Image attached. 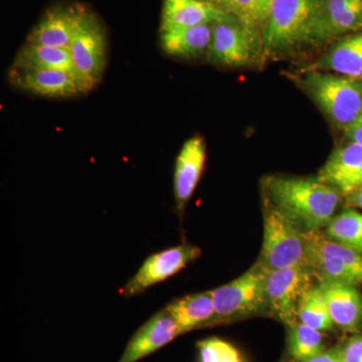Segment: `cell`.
<instances>
[{"label": "cell", "mask_w": 362, "mask_h": 362, "mask_svg": "<svg viewBox=\"0 0 362 362\" xmlns=\"http://www.w3.org/2000/svg\"><path fill=\"white\" fill-rule=\"evenodd\" d=\"M180 335L177 323L164 307L136 331L117 362H137Z\"/></svg>", "instance_id": "obj_13"}, {"label": "cell", "mask_w": 362, "mask_h": 362, "mask_svg": "<svg viewBox=\"0 0 362 362\" xmlns=\"http://www.w3.org/2000/svg\"><path fill=\"white\" fill-rule=\"evenodd\" d=\"M206 158V145L202 136H194L183 144L175 162L173 190L176 211L182 216L199 185Z\"/></svg>", "instance_id": "obj_14"}, {"label": "cell", "mask_w": 362, "mask_h": 362, "mask_svg": "<svg viewBox=\"0 0 362 362\" xmlns=\"http://www.w3.org/2000/svg\"><path fill=\"white\" fill-rule=\"evenodd\" d=\"M320 0H272L264 33L267 54L305 42Z\"/></svg>", "instance_id": "obj_6"}, {"label": "cell", "mask_w": 362, "mask_h": 362, "mask_svg": "<svg viewBox=\"0 0 362 362\" xmlns=\"http://www.w3.org/2000/svg\"><path fill=\"white\" fill-rule=\"evenodd\" d=\"M305 88L335 125L346 130L362 114V82L346 77L311 73Z\"/></svg>", "instance_id": "obj_4"}, {"label": "cell", "mask_w": 362, "mask_h": 362, "mask_svg": "<svg viewBox=\"0 0 362 362\" xmlns=\"http://www.w3.org/2000/svg\"><path fill=\"white\" fill-rule=\"evenodd\" d=\"M297 317L299 322L320 332H332L335 328L327 303L318 285L312 286L300 298Z\"/></svg>", "instance_id": "obj_23"}, {"label": "cell", "mask_w": 362, "mask_h": 362, "mask_svg": "<svg viewBox=\"0 0 362 362\" xmlns=\"http://www.w3.org/2000/svg\"><path fill=\"white\" fill-rule=\"evenodd\" d=\"M213 25L189 26L161 33V47L169 56L197 58L209 52Z\"/></svg>", "instance_id": "obj_20"}, {"label": "cell", "mask_w": 362, "mask_h": 362, "mask_svg": "<svg viewBox=\"0 0 362 362\" xmlns=\"http://www.w3.org/2000/svg\"><path fill=\"white\" fill-rule=\"evenodd\" d=\"M201 362H244L239 350L230 342L218 337L197 343Z\"/></svg>", "instance_id": "obj_27"}, {"label": "cell", "mask_w": 362, "mask_h": 362, "mask_svg": "<svg viewBox=\"0 0 362 362\" xmlns=\"http://www.w3.org/2000/svg\"><path fill=\"white\" fill-rule=\"evenodd\" d=\"M202 250L189 244L164 250L145 259L137 273L124 286L126 298L136 296L182 270L187 264L199 259Z\"/></svg>", "instance_id": "obj_9"}, {"label": "cell", "mask_w": 362, "mask_h": 362, "mask_svg": "<svg viewBox=\"0 0 362 362\" xmlns=\"http://www.w3.org/2000/svg\"><path fill=\"white\" fill-rule=\"evenodd\" d=\"M335 327L343 332L362 330V294L357 286L318 283Z\"/></svg>", "instance_id": "obj_17"}, {"label": "cell", "mask_w": 362, "mask_h": 362, "mask_svg": "<svg viewBox=\"0 0 362 362\" xmlns=\"http://www.w3.org/2000/svg\"><path fill=\"white\" fill-rule=\"evenodd\" d=\"M265 268L258 263L228 284L213 291L216 324L239 320L268 310Z\"/></svg>", "instance_id": "obj_5"}, {"label": "cell", "mask_w": 362, "mask_h": 362, "mask_svg": "<svg viewBox=\"0 0 362 362\" xmlns=\"http://www.w3.org/2000/svg\"><path fill=\"white\" fill-rule=\"evenodd\" d=\"M75 73L86 93L96 87L107 65V39L94 14L83 8L70 45Z\"/></svg>", "instance_id": "obj_7"}, {"label": "cell", "mask_w": 362, "mask_h": 362, "mask_svg": "<svg viewBox=\"0 0 362 362\" xmlns=\"http://www.w3.org/2000/svg\"><path fill=\"white\" fill-rule=\"evenodd\" d=\"M9 81L18 89L35 96L71 98L86 94L76 73L66 70H14Z\"/></svg>", "instance_id": "obj_12"}, {"label": "cell", "mask_w": 362, "mask_h": 362, "mask_svg": "<svg viewBox=\"0 0 362 362\" xmlns=\"http://www.w3.org/2000/svg\"><path fill=\"white\" fill-rule=\"evenodd\" d=\"M202 1L209 2V4H213L214 6H220L223 8L226 0H202Z\"/></svg>", "instance_id": "obj_32"}, {"label": "cell", "mask_w": 362, "mask_h": 362, "mask_svg": "<svg viewBox=\"0 0 362 362\" xmlns=\"http://www.w3.org/2000/svg\"><path fill=\"white\" fill-rule=\"evenodd\" d=\"M256 42L257 33L232 16L228 20L214 23L209 54L214 63L218 65H247L254 57Z\"/></svg>", "instance_id": "obj_10"}, {"label": "cell", "mask_w": 362, "mask_h": 362, "mask_svg": "<svg viewBox=\"0 0 362 362\" xmlns=\"http://www.w3.org/2000/svg\"><path fill=\"white\" fill-rule=\"evenodd\" d=\"M263 197L285 214L304 233L322 230L334 216L342 194L312 177L267 176Z\"/></svg>", "instance_id": "obj_1"}, {"label": "cell", "mask_w": 362, "mask_h": 362, "mask_svg": "<svg viewBox=\"0 0 362 362\" xmlns=\"http://www.w3.org/2000/svg\"><path fill=\"white\" fill-rule=\"evenodd\" d=\"M362 28V0H320L305 42L319 44Z\"/></svg>", "instance_id": "obj_11"}, {"label": "cell", "mask_w": 362, "mask_h": 362, "mask_svg": "<svg viewBox=\"0 0 362 362\" xmlns=\"http://www.w3.org/2000/svg\"><path fill=\"white\" fill-rule=\"evenodd\" d=\"M271 4L272 0H226L223 8L257 33V28L266 25Z\"/></svg>", "instance_id": "obj_26"}, {"label": "cell", "mask_w": 362, "mask_h": 362, "mask_svg": "<svg viewBox=\"0 0 362 362\" xmlns=\"http://www.w3.org/2000/svg\"><path fill=\"white\" fill-rule=\"evenodd\" d=\"M308 266L318 283L362 284V255L329 239L322 230L305 233Z\"/></svg>", "instance_id": "obj_3"}, {"label": "cell", "mask_w": 362, "mask_h": 362, "mask_svg": "<svg viewBox=\"0 0 362 362\" xmlns=\"http://www.w3.org/2000/svg\"><path fill=\"white\" fill-rule=\"evenodd\" d=\"M304 362H344V361H343L341 354H340V350L337 346L334 349L325 350L319 356Z\"/></svg>", "instance_id": "obj_29"}, {"label": "cell", "mask_w": 362, "mask_h": 362, "mask_svg": "<svg viewBox=\"0 0 362 362\" xmlns=\"http://www.w3.org/2000/svg\"><path fill=\"white\" fill-rule=\"evenodd\" d=\"M264 239L257 263L266 270L308 266L306 235L264 197Z\"/></svg>", "instance_id": "obj_2"}, {"label": "cell", "mask_w": 362, "mask_h": 362, "mask_svg": "<svg viewBox=\"0 0 362 362\" xmlns=\"http://www.w3.org/2000/svg\"><path fill=\"white\" fill-rule=\"evenodd\" d=\"M322 70L337 71L343 77L362 80V33L333 45L317 63Z\"/></svg>", "instance_id": "obj_21"}, {"label": "cell", "mask_w": 362, "mask_h": 362, "mask_svg": "<svg viewBox=\"0 0 362 362\" xmlns=\"http://www.w3.org/2000/svg\"><path fill=\"white\" fill-rule=\"evenodd\" d=\"M287 327L288 352L295 361L304 362L325 351L323 332L299 321Z\"/></svg>", "instance_id": "obj_24"}, {"label": "cell", "mask_w": 362, "mask_h": 362, "mask_svg": "<svg viewBox=\"0 0 362 362\" xmlns=\"http://www.w3.org/2000/svg\"><path fill=\"white\" fill-rule=\"evenodd\" d=\"M315 279L310 267H290L267 271L266 298L268 311L286 326L298 321L300 298L313 285Z\"/></svg>", "instance_id": "obj_8"}, {"label": "cell", "mask_w": 362, "mask_h": 362, "mask_svg": "<svg viewBox=\"0 0 362 362\" xmlns=\"http://www.w3.org/2000/svg\"><path fill=\"white\" fill-rule=\"evenodd\" d=\"M165 308L177 323L180 334L216 324L211 290L177 298L166 305Z\"/></svg>", "instance_id": "obj_19"}, {"label": "cell", "mask_w": 362, "mask_h": 362, "mask_svg": "<svg viewBox=\"0 0 362 362\" xmlns=\"http://www.w3.org/2000/svg\"><path fill=\"white\" fill-rule=\"evenodd\" d=\"M83 7L56 6L47 9L33 28L26 44L70 49Z\"/></svg>", "instance_id": "obj_16"}, {"label": "cell", "mask_w": 362, "mask_h": 362, "mask_svg": "<svg viewBox=\"0 0 362 362\" xmlns=\"http://www.w3.org/2000/svg\"><path fill=\"white\" fill-rule=\"evenodd\" d=\"M344 199L347 206L362 209V185L344 197Z\"/></svg>", "instance_id": "obj_31"}, {"label": "cell", "mask_w": 362, "mask_h": 362, "mask_svg": "<svg viewBox=\"0 0 362 362\" xmlns=\"http://www.w3.org/2000/svg\"><path fill=\"white\" fill-rule=\"evenodd\" d=\"M324 233L334 242L362 255V214L356 209H346L333 216Z\"/></svg>", "instance_id": "obj_25"}, {"label": "cell", "mask_w": 362, "mask_h": 362, "mask_svg": "<svg viewBox=\"0 0 362 362\" xmlns=\"http://www.w3.org/2000/svg\"><path fill=\"white\" fill-rule=\"evenodd\" d=\"M344 362H362V334L356 333L338 346Z\"/></svg>", "instance_id": "obj_28"}, {"label": "cell", "mask_w": 362, "mask_h": 362, "mask_svg": "<svg viewBox=\"0 0 362 362\" xmlns=\"http://www.w3.org/2000/svg\"><path fill=\"white\" fill-rule=\"evenodd\" d=\"M319 180L337 188L343 197H346L362 185V146L350 142L339 147L319 171Z\"/></svg>", "instance_id": "obj_15"}, {"label": "cell", "mask_w": 362, "mask_h": 362, "mask_svg": "<svg viewBox=\"0 0 362 362\" xmlns=\"http://www.w3.org/2000/svg\"><path fill=\"white\" fill-rule=\"evenodd\" d=\"M14 70H66L75 73L70 49L26 44L16 54ZM77 75V74H76Z\"/></svg>", "instance_id": "obj_22"}, {"label": "cell", "mask_w": 362, "mask_h": 362, "mask_svg": "<svg viewBox=\"0 0 362 362\" xmlns=\"http://www.w3.org/2000/svg\"><path fill=\"white\" fill-rule=\"evenodd\" d=\"M346 137L349 138L350 142L357 143L362 146V114L357 119L356 122L352 124L349 128L344 131Z\"/></svg>", "instance_id": "obj_30"}, {"label": "cell", "mask_w": 362, "mask_h": 362, "mask_svg": "<svg viewBox=\"0 0 362 362\" xmlns=\"http://www.w3.org/2000/svg\"><path fill=\"white\" fill-rule=\"evenodd\" d=\"M220 6L202 0H164L160 32L220 23L232 18Z\"/></svg>", "instance_id": "obj_18"}]
</instances>
